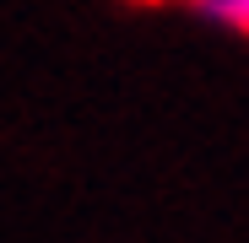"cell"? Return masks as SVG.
I'll use <instances>...</instances> for the list:
<instances>
[{"instance_id":"6da1fadb","label":"cell","mask_w":249,"mask_h":243,"mask_svg":"<svg viewBox=\"0 0 249 243\" xmlns=\"http://www.w3.org/2000/svg\"><path fill=\"white\" fill-rule=\"evenodd\" d=\"M200 11L212 16V22H222V27L249 32V0H200Z\"/></svg>"}]
</instances>
